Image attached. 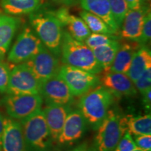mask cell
<instances>
[{
  "label": "cell",
  "instance_id": "obj_1",
  "mask_svg": "<svg viewBox=\"0 0 151 151\" xmlns=\"http://www.w3.org/2000/svg\"><path fill=\"white\" fill-rule=\"evenodd\" d=\"M63 65L99 74L102 68L99 65L93 52L83 41L76 40L66 30H63L60 48Z\"/></svg>",
  "mask_w": 151,
  "mask_h": 151
},
{
  "label": "cell",
  "instance_id": "obj_2",
  "mask_svg": "<svg viewBox=\"0 0 151 151\" xmlns=\"http://www.w3.org/2000/svg\"><path fill=\"white\" fill-rule=\"evenodd\" d=\"M81 97L78 109L90 127L97 131L108 114L115 97L101 85H99Z\"/></svg>",
  "mask_w": 151,
  "mask_h": 151
},
{
  "label": "cell",
  "instance_id": "obj_3",
  "mask_svg": "<svg viewBox=\"0 0 151 151\" xmlns=\"http://www.w3.org/2000/svg\"><path fill=\"white\" fill-rule=\"evenodd\" d=\"M26 151H52V139L42 109L20 120Z\"/></svg>",
  "mask_w": 151,
  "mask_h": 151
},
{
  "label": "cell",
  "instance_id": "obj_4",
  "mask_svg": "<svg viewBox=\"0 0 151 151\" xmlns=\"http://www.w3.org/2000/svg\"><path fill=\"white\" fill-rule=\"evenodd\" d=\"M29 21L43 44L59 58L63 27L53 11L32 13L29 16Z\"/></svg>",
  "mask_w": 151,
  "mask_h": 151
},
{
  "label": "cell",
  "instance_id": "obj_5",
  "mask_svg": "<svg viewBox=\"0 0 151 151\" xmlns=\"http://www.w3.org/2000/svg\"><path fill=\"white\" fill-rule=\"evenodd\" d=\"M97 131L93 144L96 151H113L127 132L123 116L116 109H110Z\"/></svg>",
  "mask_w": 151,
  "mask_h": 151
},
{
  "label": "cell",
  "instance_id": "obj_6",
  "mask_svg": "<svg viewBox=\"0 0 151 151\" xmlns=\"http://www.w3.org/2000/svg\"><path fill=\"white\" fill-rule=\"evenodd\" d=\"M58 76L65 81L73 97L83 95L101 84L98 74L67 65L60 66Z\"/></svg>",
  "mask_w": 151,
  "mask_h": 151
},
{
  "label": "cell",
  "instance_id": "obj_7",
  "mask_svg": "<svg viewBox=\"0 0 151 151\" xmlns=\"http://www.w3.org/2000/svg\"><path fill=\"white\" fill-rule=\"evenodd\" d=\"M43 100L40 94H8L1 100L11 118L22 120L41 109Z\"/></svg>",
  "mask_w": 151,
  "mask_h": 151
},
{
  "label": "cell",
  "instance_id": "obj_8",
  "mask_svg": "<svg viewBox=\"0 0 151 151\" xmlns=\"http://www.w3.org/2000/svg\"><path fill=\"white\" fill-rule=\"evenodd\" d=\"M43 44L32 28L26 26L18 35L8 55L11 64L24 63L39 52Z\"/></svg>",
  "mask_w": 151,
  "mask_h": 151
},
{
  "label": "cell",
  "instance_id": "obj_9",
  "mask_svg": "<svg viewBox=\"0 0 151 151\" xmlns=\"http://www.w3.org/2000/svg\"><path fill=\"white\" fill-rule=\"evenodd\" d=\"M41 82L25 63L11 68L6 94H40Z\"/></svg>",
  "mask_w": 151,
  "mask_h": 151
},
{
  "label": "cell",
  "instance_id": "obj_10",
  "mask_svg": "<svg viewBox=\"0 0 151 151\" xmlns=\"http://www.w3.org/2000/svg\"><path fill=\"white\" fill-rule=\"evenodd\" d=\"M24 63L40 82L58 75L61 66L59 58L44 45L37 55Z\"/></svg>",
  "mask_w": 151,
  "mask_h": 151
},
{
  "label": "cell",
  "instance_id": "obj_11",
  "mask_svg": "<svg viewBox=\"0 0 151 151\" xmlns=\"http://www.w3.org/2000/svg\"><path fill=\"white\" fill-rule=\"evenodd\" d=\"M40 95L46 104L71 106L73 101L67 85L58 75L41 82Z\"/></svg>",
  "mask_w": 151,
  "mask_h": 151
},
{
  "label": "cell",
  "instance_id": "obj_12",
  "mask_svg": "<svg viewBox=\"0 0 151 151\" xmlns=\"http://www.w3.org/2000/svg\"><path fill=\"white\" fill-rule=\"evenodd\" d=\"M88 124L86 118L79 109H71L66 118L56 143L62 146L73 144L83 137L87 130Z\"/></svg>",
  "mask_w": 151,
  "mask_h": 151
},
{
  "label": "cell",
  "instance_id": "obj_13",
  "mask_svg": "<svg viewBox=\"0 0 151 151\" xmlns=\"http://www.w3.org/2000/svg\"><path fill=\"white\" fill-rule=\"evenodd\" d=\"M103 75L100 78V83L109 90L114 97L134 96L137 94V90L126 73L118 72H101Z\"/></svg>",
  "mask_w": 151,
  "mask_h": 151
},
{
  "label": "cell",
  "instance_id": "obj_14",
  "mask_svg": "<svg viewBox=\"0 0 151 151\" xmlns=\"http://www.w3.org/2000/svg\"><path fill=\"white\" fill-rule=\"evenodd\" d=\"M150 8L142 5L139 9H129L121 25V37L130 41L139 43L141 36L143 24Z\"/></svg>",
  "mask_w": 151,
  "mask_h": 151
},
{
  "label": "cell",
  "instance_id": "obj_15",
  "mask_svg": "<svg viewBox=\"0 0 151 151\" xmlns=\"http://www.w3.org/2000/svg\"><path fill=\"white\" fill-rule=\"evenodd\" d=\"M1 142L3 151H26L20 121L11 118H4Z\"/></svg>",
  "mask_w": 151,
  "mask_h": 151
},
{
  "label": "cell",
  "instance_id": "obj_16",
  "mask_svg": "<svg viewBox=\"0 0 151 151\" xmlns=\"http://www.w3.org/2000/svg\"><path fill=\"white\" fill-rule=\"evenodd\" d=\"M53 13L62 27H65L66 31L76 40L84 41L91 33L83 20L71 14L67 8L62 7Z\"/></svg>",
  "mask_w": 151,
  "mask_h": 151
},
{
  "label": "cell",
  "instance_id": "obj_17",
  "mask_svg": "<svg viewBox=\"0 0 151 151\" xmlns=\"http://www.w3.org/2000/svg\"><path fill=\"white\" fill-rule=\"evenodd\" d=\"M71 111V106L46 104L43 109V114L48 125L49 131L56 143L58 138L61 133L66 118Z\"/></svg>",
  "mask_w": 151,
  "mask_h": 151
},
{
  "label": "cell",
  "instance_id": "obj_18",
  "mask_svg": "<svg viewBox=\"0 0 151 151\" xmlns=\"http://www.w3.org/2000/svg\"><path fill=\"white\" fill-rule=\"evenodd\" d=\"M20 22V19L16 17L6 15L0 16V60L4 59L8 52Z\"/></svg>",
  "mask_w": 151,
  "mask_h": 151
},
{
  "label": "cell",
  "instance_id": "obj_19",
  "mask_svg": "<svg viewBox=\"0 0 151 151\" xmlns=\"http://www.w3.org/2000/svg\"><path fill=\"white\" fill-rule=\"evenodd\" d=\"M84 10L92 13L102 19L109 28L115 34L119 32L120 28L113 19L108 0H78Z\"/></svg>",
  "mask_w": 151,
  "mask_h": 151
},
{
  "label": "cell",
  "instance_id": "obj_20",
  "mask_svg": "<svg viewBox=\"0 0 151 151\" xmlns=\"http://www.w3.org/2000/svg\"><path fill=\"white\" fill-rule=\"evenodd\" d=\"M132 43H124L120 44L116 58L108 71L127 73L134 56L141 46L139 43L132 41ZM107 72V71H106Z\"/></svg>",
  "mask_w": 151,
  "mask_h": 151
},
{
  "label": "cell",
  "instance_id": "obj_21",
  "mask_svg": "<svg viewBox=\"0 0 151 151\" xmlns=\"http://www.w3.org/2000/svg\"><path fill=\"white\" fill-rule=\"evenodd\" d=\"M45 0H1V6L7 14H31L39 10Z\"/></svg>",
  "mask_w": 151,
  "mask_h": 151
},
{
  "label": "cell",
  "instance_id": "obj_22",
  "mask_svg": "<svg viewBox=\"0 0 151 151\" xmlns=\"http://www.w3.org/2000/svg\"><path fill=\"white\" fill-rule=\"evenodd\" d=\"M151 67V52L146 46H141L138 49L126 73L134 83L148 68Z\"/></svg>",
  "mask_w": 151,
  "mask_h": 151
},
{
  "label": "cell",
  "instance_id": "obj_23",
  "mask_svg": "<svg viewBox=\"0 0 151 151\" xmlns=\"http://www.w3.org/2000/svg\"><path fill=\"white\" fill-rule=\"evenodd\" d=\"M126 131L132 136L151 134V116L150 113L143 116H123Z\"/></svg>",
  "mask_w": 151,
  "mask_h": 151
},
{
  "label": "cell",
  "instance_id": "obj_24",
  "mask_svg": "<svg viewBox=\"0 0 151 151\" xmlns=\"http://www.w3.org/2000/svg\"><path fill=\"white\" fill-rule=\"evenodd\" d=\"M120 46V43L117 40L109 44L92 49L96 60L102 68V72H106L110 69Z\"/></svg>",
  "mask_w": 151,
  "mask_h": 151
},
{
  "label": "cell",
  "instance_id": "obj_25",
  "mask_svg": "<svg viewBox=\"0 0 151 151\" xmlns=\"http://www.w3.org/2000/svg\"><path fill=\"white\" fill-rule=\"evenodd\" d=\"M81 18L83 20L86 24L92 33L110 34L116 35L108 25L104 22L102 19L89 11L83 10L80 12Z\"/></svg>",
  "mask_w": 151,
  "mask_h": 151
},
{
  "label": "cell",
  "instance_id": "obj_26",
  "mask_svg": "<svg viewBox=\"0 0 151 151\" xmlns=\"http://www.w3.org/2000/svg\"><path fill=\"white\" fill-rule=\"evenodd\" d=\"M118 40V37L116 35L110 34H100V33H90L83 42L90 48L94 49L97 47L109 44L113 41Z\"/></svg>",
  "mask_w": 151,
  "mask_h": 151
},
{
  "label": "cell",
  "instance_id": "obj_27",
  "mask_svg": "<svg viewBox=\"0 0 151 151\" xmlns=\"http://www.w3.org/2000/svg\"><path fill=\"white\" fill-rule=\"evenodd\" d=\"M113 19L119 28L121 27L125 15L128 10L127 4L124 0H108Z\"/></svg>",
  "mask_w": 151,
  "mask_h": 151
},
{
  "label": "cell",
  "instance_id": "obj_28",
  "mask_svg": "<svg viewBox=\"0 0 151 151\" xmlns=\"http://www.w3.org/2000/svg\"><path fill=\"white\" fill-rule=\"evenodd\" d=\"M11 68L7 62L0 60V93H6Z\"/></svg>",
  "mask_w": 151,
  "mask_h": 151
},
{
  "label": "cell",
  "instance_id": "obj_29",
  "mask_svg": "<svg viewBox=\"0 0 151 151\" xmlns=\"http://www.w3.org/2000/svg\"><path fill=\"white\" fill-rule=\"evenodd\" d=\"M137 148L132 136L128 132H125L113 151H134Z\"/></svg>",
  "mask_w": 151,
  "mask_h": 151
},
{
  "label": "cell",
  "instance_id": "obj_30",
  "mask_svg": "<svg viewBox=\"0 0 151 151\" xmlns=\"http://www.w3.org/2000/svg\"><path fill=\"white\" fill-rule=\"evenodd\" d=\"M137 90L143 94L151 88V67L148 68L144 73L134 83Z\"/></svg>",
  "mask_w": 151,
  "mask_h": 151
},
{
  "label": "cell",
  "instance_id": "obj_31",
  "mask_svg": "<svg viewBox=\"0 0 151 151\" xmlns=\"http://www.w3.org/2000/svg\"><path fill=\"white\" fill-rule=\"evenodd\" d=\"M151 37V14L150 11L146 14L143 24L141 36L139 43L141 46H144L150 40Z\"/></svg>",
  "mask_w": 151,
  "mask_h": 151
},
{
  "label": "cell",
  "instance_id": "obj_32",
  "mask_svg": "<svg viewBox=\"0 0 151 151\" xmlns=\"http://www.w3.org/2000/svg\"><path fill=\"white\" fill-rule=\"evenodd\" d=\"M137 148L144 151H151V134L132 136Z\"/></svg>",
  "mask_w": 151,
  "mask_h": 151
},
{
  "label": "cell",
  "instance_id": "obj_33",
  "mask_svg": "<svg viewBox=\"0 0 151 151\" xmlns=\"http://www.w3.org/2000/svg\"><path fill=\"white\" fill-rule=\"evenodd\" d=\"M142 94V103L144 108L146 109L147 111H150V106H151V88L146 90V92H143Z\"/></svg>",
  "mask_w": 151,
  "mask_h": 151
},
{
  "label": "cell",
  "instance_id": "obj_34",
  "mask_svg": "<svg viewBox=\"0 0 151 151\" xmlns=\"http://www.w3.org/2000/svg\"><path fill=\"white\" fill-rule=\"evenodd\" d=\"M130 10L139 9L143 5V0H124Z\"/></svg>",
  "mask_w": 151,
  "mask_h": 151
},
{
  "label": "cell",
  "instance_id": "obj_35",
  "mask_svg": "<svg viewBox=\"0 0 151 151\" xmlns=\"http://www.w3.org/2000/svg\"><path fill=\"white\" fill-rule=\"evenodd\" d=\"M88 143L86 142L82 143L81 144H79L78 146H77L75 148H73L71 150H69V151H86L87 149L88 148Z\"/></svg>",
  "mask_w": 151,
  "mask_h": 151
},
{
  "label": "cell",
  "instance_id": "obj_36",
  "mask_svg": "<svg viewBox=\"0 0 151 151\" xmlns=\"http://www.w3.org/2000/svg\"><path fill=\"white\" fill-rule=\"evenodd\" d=\"M55 1L60 4H62L63 5L71 6L74 4L76 0H55Z\"/></svg>",
  "mask_w": 151,
  "mask_h": 151
},
{
  "label": "cell",
  "instance_id": "obj_37",
  "mask_svg": "<svg viewBox=\"0 0 151 151\" xmlns=\"http://www.w3.org/2000/svg\"><path fill=\"white\" fill-rule=\"evenodd\" d=\"M4 118L2 114L0 112V141L1 139V137H2L3 130H4Z\"/></svg>",
  "mask_w": 151,
  "mask_h": 151
},
{
  "label": "cell",
  "instance_id": "obj_38",
  "mask_svg": "<svg viewBox=\"0 0 151 151\" xmlns=\"http://www.w3.org/2000/svg\"><path fill=\"white\" fill-rule=\"evenodd\" d=\"M86 151H96V150H95V148H94V147L92 146H90V147L88 146V149H87Z\"/></svg>",
  "mask_w": 151,
  "mask_h": 151
},
{
  "label": "cell",
  "instance_id": "obj_39",
  "mask_svg": "<svg viewBox=\"0 0 151 151\" xmlns=\"http://www.w3.org/2000/svg\"><path fill=\"white\" fill-rule=\"evenodd\" d=\"M134 151H144V150H141V149H139V148H137V149H136V150H134Z\"/></svg>",
  "mask_w": 151,
  "mask_h": 151
},
{
  "label": "cell",
  "instance_id": "obj_40",
  "mask_svg": "<svg viewBox=\"0 0 151 151\" xmlns=\"http://www.w3.org/2000/svg\"><path fill=\"white\" fill-rule=\"evenodd\" d=\"M1 16V11H0V16Z\"/></svg>",
  "mask_w": 151,
  "mask_h": 151
}]
</instances>
